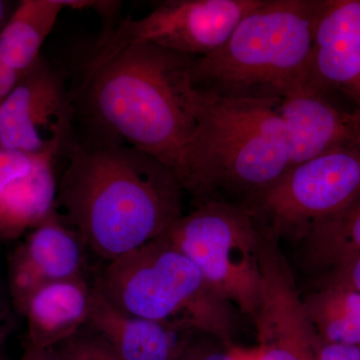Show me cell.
Here are the masks:
<instances>
[{
	"label": "cell",
	"instance_id": "obj_1",
	"mask_svg": "<svg viewBox=\"0 0 360 360\" xmlns=\"http://www.w3.org/2000/svg\"><path fill=\"white\" fill-rule=\"evenodd\" d=\"M60 207L84 245L108 262L162 238L184 215V188L153 156L94 136L65 144Z\"/></svg>",
	"mask_w": 360,
	"mask_h": 360
},
{
	"label": "cell",
	"instance_id": "obj_2",
	"mask_svg": "<svg viewBox=\"0 0 360 360\" xmlns=\"http://www.w3.org/2000/svg\"><path fill=\"white\" fill-rule=\"evenodd\" d=\"M193 58L146 44L97 52L77 94L96 136L153 156L179 179L196 124Z\"/></svg>",
	"mask_w": 360,
	"mask_h": 360
},
{
	"label": "cell",
	"instance_id": "obj_3",
	"mask_svg": "<svg viewBox=\"0 0 360 360\" xmlns=\"http://www.w3.org/2000/svg\"><path fill=\"white\" fill-rule=\"evenodd\" d=\"M279 104L198 89L195 129L179 174L184 191L200 201L221 191L245 202L276 184L291 167Z\"/></svg>",
	"mask_w": 360,
	"mask_h": 360
},
{
	"label": "cell",
	"instance_id": "obj_4",
	"mask_svg": "<svg viewBox=\"0 0 360 360\" xmlns=\"http://www.w3.org/2000/svg\"><path fill=\"white\" fill-rule=\"evenodd\" d=\"M323 0H264L219 51L194 58L195 89L229 98L274 99L309 84Z\"/></svg>",
	"mask_w": 360,
	"mask_h": 360
},
{
	"label": "cell",
	"instance_id": "obj_5",
	"mask_svg": "<svg viewBox=\"0 0 360 360\" xmlns=\"http://www.w3.org/2000/svg\"><path fill=\"white\" fill-rule=\"evenodd\" d=\"M96 286L125 314L193 329L233 347L229 303L165 236L108 262Z\"/></svg>",
	"mask_w": 360,
	"mask_h": 360
},
{
	"label": "cell",
	"instance_id": "obj_6",
	"mask_svg": "<svg viewBox=\"0 0 360 360\" xmlns=\"http://www.w3.org/2000/svg\"><path fill=\"white\" fill-rule=\"evenodd\" d=\"M163 236L196 265L222 300L255 321L260 300L257 227L245 205L201 200Z\"/></svg>",
	"mask_w": 360,
	"mask_h": 360
},
{
	"label": "cell",
	"instance_id": "obj_7",
	"mask_svg": "<svg viewBox=\"0 0 360 360\" xmlns=\"http://www.w3.org/2000/svg\"><path fill=\"white\" fill-rule=\"evenodd\" d=\"M360 195V144L312 158L290 169L266 191L241 203L255 224L279 239L302 236Z\"/></svg>",
	"mask_w": 360,
	"mask_h": 360
},
{
	"label": "cell",
	"instance_id": "obj_8",
	"mask_svg": "<svg viewBox=\"0 0 360 360\" xmlns=\"http://www.w3.org/2000/svg\"><path fill=\"white\" fill-rule=\"evenodd\" d=\"M264 2L165 0L143 18L120 21L99 51L146 44L191 58H205L221 49L238 23Z\"/></svg>",
	"mask_w": 360,
	"mask_h": 360
},
{
	"label": "cell",
	"instance_id": "obj_9",
	"mask_svg": "<svg viewBox=\"0 0 360 360\" xmlns=\"http://www.w3.org/2000/svg\"><path fill=\"white\" fill-rule=\"evenodd\" d=\"M72 115L63 75L40 56L0 104V149L41 153L51 141L42 130L54 135Z\"/></svg>",
	"mask_w": 360,
	"mask_h": 360
},
{
	"label": "cell",
	"instance_id": "obj_10",
	"mask_svg": "<svg viewBox=\"0 0 360 360\" xmlns=\"http://www.w3.org/2000/svg\"><path fill=\"white\" fill-rule=\"evenodd\" d=\"M84 243L66 226L58 210L32 229L8 258V288L22 315L27 300L45 284L84 277Z\"/></svg>",
	"mask_w": 360,
	"mask_h": 360
},
{
	"label": "cell",
	"instance_id": "obj_11",
	"mask_svg": "<svg viewBox=\"0 0 360 360\" xmlns=\"http://www.w3.org/2000/svg\"><path fill=\"white\" fill-rule=\"evenodd\" d=\"M307 87L340 92L360 110V0H323Z\"/></svg>",
	"mask_w": 360,
	"mask_h": 360
},
{
	"label": "cell",
	"instance_id": "obj_12",
	"mask_svg": "<svg viewBox=\"0 0 360 360\" xmlns=\"http://www.w3.org/2000/svg\"><path fill=\"white\" fill-rule=\"evenodd\" d=\"M279 112L288 136L291 167L360 144V110L338 108L319 90H295L281 99Z\"/></svg>",
	"mask_w": 360,
	"mask_h": 360
},
{
	"label": "cell",
	"instance_id": "obj_13",
	"mask_svg": "<svg viewBox=\"0 0 360 360\" xmlns=\"http://www.w3.org/2000/svg\"><path fill=\"white\" fill-rule=\"evenodd\" d=\"M87 328L122 360H175L198 333L118 309L94 286Z\"/></svg>",
	"mask_w": 360,
	"mask_h": 360
},
{
	"label": "cell",
	"instance_id": "obj_14",
	"mask_svg": "<svg viewBox=\"0 0 360 360\" xmlns=\"http://www.w3.org/2000/svg\"><path fill=\"white\" fill-rule=\"evenodd\" d=\"M94 286L85 277L45 284L26 303L25 347L47 349L87 326Z\"/></svg>",
	"mask_w": 360,
	"mask_h": 360
},
{
	"label": "cell",
	"instance_id": "obj_15",
	"mask_svg": "<svg viewBox=\"0 0 360 360\" xmlns=\"http://www.w3.org/2000/svg\"><path fill=\"white\" fill-rule=\"evenodd\" d=\"M65 146L54 149L30 174L14 181L0 196V238H20L56 212V161Z\"/></svg>",
	"mask_w": 360,
	"mask_h": 360
},
{
	"label": "cell",
	"instance_id": "obj_16",
	"mask_svg": "<svg viewBox=\"0 0 360 360\" xmlns=\"http://www.w3.org/2000/svg\"><path fill=\"white\" fill-rule=\"evenodd\" d=\"M66 9L63 0H21L0 35V61L23 75Z\"/></svg>",
	"mask_w": 360,
	"mask_h": 360
},
{
	"label": "cell",
	"instance_id": "obj_17",
	"mask_svg": "<svg viewBox=\"0 0 360 360\" xmlns=\"http://www.w3.org/2000/svg\"><path fill=\"white\" fill-rule=\"evenodd\" d=\"M300 238L303 262L314 269H331L360 255V195L340 212L311 225Z\"/></svg>",
	"mask_w": 360,
	"mask_h": 360
},
{
	"label": "cell",
	"instance_id": "obj_18",
	"mask_svg": "<svg viewBox=\"0 0 360 360\" xmlns=\"http://www.w3.org/2000/svg\"><path fill=\"white\" fill-rule=\"evenodd\" d=\"M317 338L323 342L360 345V292L326 281L303 298Z\"/></svg>",
	"mask_w": 360,
	"mask_h": 360
},
{
	"label": "cell",
	"instance_id": "obj_19",
	"mask_svg": "<svg viewBox=\"0 0 360 360\" xmlns=\"http://www.w3.org/2000/svg\"><path fill=\"white\" fill-rule=\"evenodd\" d=\"M70 132L71 125L63 127L53 135L49 146L39 153L0 149V196L14 181L30 174L54 149L65 146Z\"/></svg>",
	"mask_w": 360,
	"mask_h": 360
},
{
	"label": "cell",
	"instance_id": "obj_20",
	"mask_svg": "<svg viewBox=\"0 0 360 360\" xmlns=\"http://www.w3.org/2000/svg\"><path fill=\"white\" fill-rule=\"evenodd\" d=\"M51 349L58 360H122L103 338L87 326Z\"/></svg>",
	"mask_w": 360,
	"mask_h": 360
},
{
	"label": "cell",
	"instance_id": "obj_21",
	"mask_svg": "<svg viewBox=\"0 0 360 360\" xmlns=\"http://www.w3.org/2000/svg\"><path fill=\"white\" fill-rule=\"evenodd\" d=\"M248 354L229 347L219 340H198L195 336L189 341L175 360H246Z\"/></svg>",
	"mask_w": 360,
	"mask_h": 360
},
{
	"label": "cell",
	"instance_id": "obj_22",
	"mask_svg": "<svg viewBox=\"0 0 360 360\" xmlns=\"http://www.w3.org/2000/svg\"><path fill=\"white\" fill-rule=\"evenodd\" d=\"M328 283L338 284L360 292V255L349 258L330 269Z\"/></svg>",
	"mask_w": 360,
	"mask_h": 360
},
{
	"label": "cell",
	"instance_id": "obj_23",
	"mask_svg": "<svg viewBox=\"0 0 360 360\" xmlns=\"http://www.w3.org/2000/svg\"><path fill=\"white\" fill-rule=\"evenodd\" d=\"M16 315L18 314L14 309L8 288L4 290L0 286V354H2V347L6 345L7 338L18 326Z\"/></svg>",
	"mask_w": 360,
	"mask_h": 360
},
{
	"label": "cell",
	"instance_id": "obj_24",
	"mask_svg": "<svg viewBox=\"0 0 360 360\" xmlns=\"http://www.w3.org/2000/svg\"><path fill=\"white\" fill-rule=\"evenodd\" d=\"M65 8L91 9L104 18L113 16L120 9L118 1H94V0H63Z\"/></svg>",
	"mask_w": 360,
	"mask_h": 360
},
{
	"label": "cell",
	"instance_id": "obj_25",
	"mask_svg": "<svg viewBox=\"0 0 360 360\" xmlns=\"http://www.w3.org/2000/svg\"><path fill=\"white\" fill-rule=\"evenodd\" d=\"M23 75L16 72L0 61V104L11 94Z\"/></svg>",
	"mask_w": 360,
	"mask_h": 360
},
{
	"label": "cell",
	"instance_id": "obj_26",
	"mask_svg": "<svg viewBox=\"0 0 360 360\" xmlns=\"http://www.w3.org/2000/svg\"><path fill=\"white\" fill-rule=\"evenodd\" d=\"M20 360H58L51 348L39 349V348L25 347V352Z\"/></svg>",
	"mask_w": 360,
	"mask_h": 360
},
{
	"label": "cell",
	"instance_id": "obj_27",
	"mask_svg": "<svg viewBox=\"0 0 360 360\" xmlns=\"http://www.w3.org/2000/svg\"><path fill=\"white\" fill-rule=\"evenodd\" d=\"M16 6L18 4H14L13 1L0 0V35L6 28L7 22L11 20Z\"/></svg>",
	"mask_w": 360,
	"mask_h": 360
},
{
	"label": "cell",
	"instance_id": "obj_28",
	"mask_svg": "<svg viewBox=\"0 0 360 360\" xmlns=\"http://www.w3.org/2000/svg\"><path fill=\"white\" fill-rule=\"evenodd\" d=\"M0 360H6V359H4V355H2V354H0Z\"/></svg>",
	"mask_w": 360,
	"mask_h": 360
}]
</instances>
